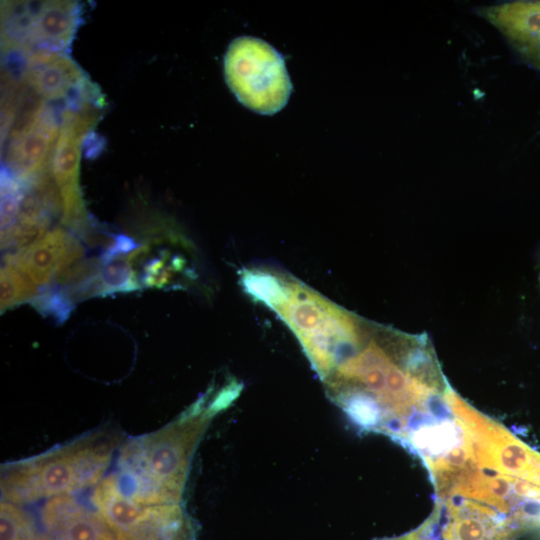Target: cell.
Returning a JSON list of instances; mask_svg holds the SVG:
<instances>
[{"label": "cell", "instance_id": "cell-16", "mask_svg": "<svg viewBox=\"0 0 540 540\" xmlns=\"http://www.w3.org/2000/svg\"><path fill=\"white\" fill-rule=\"evenodd\" d=\"M1 313L24 302H31L39 293L26 275L13 265L1 268Z\"/></svg>", "mask_w": 540, "mask_h": 540}, {"label": "cell", "instance_id": "cell-5", "mask_svg": "<svg viewBox=\"0 0 540 540\" xmlns=\"http://www.w3.org/2000/svg\"><path fill=\"white\" fill-rule=\"evenodd\" d=\"M91 500L116 540H195L180 504L136 503L121 493L112 474L96 485Z\"/></svg>", "mask_w": 540, "mask_h": 540}, {"label": "cell", "instance_id": "cell-14", "mask_svg": "<svg viewBox=\"0 0 540 540\" xmlns=\"http://www.w3.org/2000/svg\"><path fill=\"white\" fill-rule=\"evenodd\" d=\"M290 281L264 270H244L241 284L254 300L276 310L286 299Z\"/></svg>", "mask_w": 540, "mask_h": 540}, {"label": "cell", "instance_id": "cell-10", "mask_svg": "<svg viewBox=\"0 0 540 540\" xmlns=\"http://www.w3.org/2000/svg\"><path fill=\"white\" fill-rule=\"evenodd\" d=\"M276 312L299 340L308 337L338 339L344 329L346 312L305 286L290 281L285 301Z\"/></svg>", "mask_w": 540, "mask_h": 540}, {"label": "cell", "instance_id": "cell-20", "mask_svg": "<svg viewBox=\"0 0 540 540\" xmlns=\"http://www.w3.org/2000/svg\"><path fill=\"white\" fill-rule=\"evenodd\" d=\"M85 254V245L75 234L68 232L53 278L54 284L65 288L86 260Z\"/></svg>", "mask_w": 540, "mask_h": 540}, {"label": "cell", "instance_id": "cell-15", "mask_svg": "<svg viewBox=\"0 0 540 540\" xmlns=\"http://www.w3.org/2000/svg\"><path fill=\"white\" fill-rule=\"evenodd\" d=\"M0 540H49L37 528L32 516L20 505L2 501L0 505Z\"/></svg>", "mask_w": 540, "mask_h": 540}, {"label": "cell", "instance_id": "cell-11", "mask_svg": "<svg viewBox=\"0 0 540 540\" xmlns=\"http://www.w3.org/2000/svg\"><path fill=\"white\" fill-rule=\"evenodd\" d=\"M40 521L49 540H116L98 511L71 495L47 499Z\"/></svg>", "mask_w": 540, "mask_h": 540}, {"label": "cell", "instance_id": "cell-4", "mask_svg": "<svg viewBox=\"0 0 540 540\" xmlns=\"http://www.w3.org/2000/svg\"><path fill=\"white\" fill-rule=\"evenodd\" d=\"M1 11L4 55L24 58L35 52L68 53L82 23L76 1L4 2Z\"/></svg>", "mask_w": 540, "mask_h": 540}, {"label": "cell", "instance_id": "cell-9", "mask_svg": "<svg viewBox=\"0 0 540 540\" xmlns=\"http://www.w3.org/2000/svg\"><path fill=\"white\" fill-rule=\"evenodd\" d=\"M432 512L441 540H517L524 532L509 516L471 499H438Z\"/></svg>", "mask_w": 540, "mask_h": 540}, {"label": "cell", "instance_id": "cell-6", "mask_svg": "<svg viewBox=\"0 0 540 540\" xmlns=\"http://www.w3.org/2000/svg\"><path fill=\"white\" fill-rule=\"evenodd\" d=\"M102 106L85 104L60 111L61 125L49 164L62 200L60 221L76 236L92 224L79 185L80 159L85 140L100 120Z\"/></svg>", "mask_w": 540, "mask_h": 540}, {"label": "cell", "instance_id": "cell-8", "mask_svg": "<svg viewBox=\"0 0 540 540\" xmlns=\"http://www.w3.org/2000/svg\"><path fill=\"white\" fill-rule=\"evenodd\" d=\"M19 80L47 103H79L101 93L68 53L35 52L29 55Z\"/></svg>", "mask_w": 540, "mask_h": 540}, {"label": "cell", "instance_id": "cell-3", "mask_svg": "<svg viewBox=\"0 0 540 540\" xmlns=\"http://www.w3.org/2000/svg\"><path fill=\"white\" fill-rule=\"evenodd\" d=\"M224 73L239 102L259 114L280 111L292 90L283 57L258 38L242 36L231 42L224 58Z\"/></svg>", "mask_w": 540, "mask_h": 540}, {"label": "cell", "instance_id": "cell-1", "mask_svg": "<svg viewBox=\"0 0 540 540\" xmlns=\"http://www.w3.org/2000/svg\"><path fill=\"white\" fill-rule=\"evenodd\" d=\"M214 413L202 399L163 428L127 440L112 473L121 493L145 505L180 504L193 454Z\"/></svg>", "mask_w": 540, "mask_h": 540}, {"label": "cell", "instance_id": "cell-12", "mask_svg": "<svg viewBox=\"0 0 540 540\" xmlns=\"http://www.w3.org/2000/svg\"><path fill=\"white\" fill-rule=\"evenodd\" d=\"M480 11L525 60L540 69V1H516Z\"/></svg>", "mask_w": 540, "mask_h": 540}, {"label": "cell", "instance_id": "cell-17", "mask_svg": "<svg viewBox=\"0 0 540 540\" xmlns=\"http://www.w3.org/2000/svg\"><path fill=\"white\" fill-rule=\"evenodd\" d=\"M103 296L139 290L141 285L127 259L119 256L102 261L99 272Z\"/></svg>", "mask_w": 540, "mask_h": 540}, {"label": "cell", "instance_id": "cell-2", "mask_svg": "<svg viewBox=\"0 0 540 540\" xmlns=\"http://www.w3.org/2000/svg\"><path fill=\"white\" fill-rule=\"evenodd\" d=\"M117 436L97 431L1 471L2 501L23 505L97 485L112 459Z\"/></svg>", "mask_w": 540, "mask_h": 540}, {"label": "cell", "instance_id": "cell-21", "mask_svg": "<svg viewBox=\"0 0 540 540\" xmlns=\"http://www.w3.org/2000/svg\"><path fill=\"white\" fill-rule=\"evenodd\" d=\"M379 540H441L437 528L435 514L431 512L429 517L417 528L410 532L391 538H383Z\"/></svg>", "mask_w": 540, "mask_h": 540}, {"label": "cell", "instance_id": "cell-19", "mask_svg": "<svg viewBox=\"0 0 540 540\" xmlns=\"http://www.w3.org/2000/svg\"><path fill=\"white\" fill-rule=\"evenodd\" d=\"M25 187L4 166L1 168V231L17 223Z\"/></svg>", "mask_w": 540, "mask_h": 540}, {"label": "cell", "instance_id": "cell-13", "mask_svg": "<svg viewBox=\"0 0 540 540\" xmlns=\"http://www.w3.org/2000/svg\"><path fill=\"white\" fill-rule=\"evenodd\" d=\"M67 234L64 229L55 228L28 248L6 253L4 265L15 266L35 285L47 287L54 278Z\"/></svg>", "mask_w": 540, "mask_h": 540}, {"label": "cell", "instance_id": "cell-7", "mask_svg": "<svg viewBox=\"0 0 540 540\" xmlns=\"http://www.w3.org/2000/svg\"><path fill=\"white\" fill-rule=\"evenodd\" d=\"M60 125V114L50 103L42 102L10 129L5 164L2 166L22 184H28L47 172Z\"/></svg>", "mask_w": 540, "mask_h": 540}, {"label": "cell", "instance_id": "cell-18", "mask_svg": "<svg viewBox=\"0 0 540 540\" xmlns=\"http://www.w3.org/2000/svg\"><path fill=\"white\" fill-rule=\"evenodd\" d=\"M30 304L44 317H51L56 324H63L75 308L66 290L56 284L41 288Z\"/></svg>", "mask_w": 540, "mask_h": 540}]
</instances>
